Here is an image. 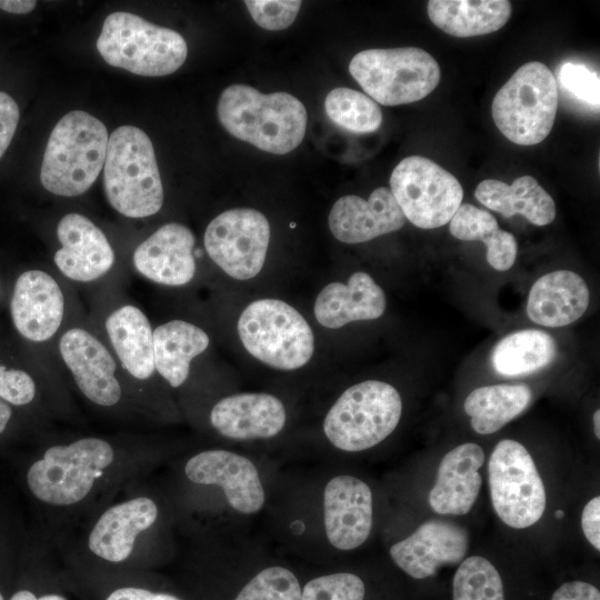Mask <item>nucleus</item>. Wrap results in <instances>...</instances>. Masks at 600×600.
<instances>
[{
	"instance_id": "obj_22",
	"label": "nucleus",
	"mask_w": 600,
	"mask_h": 600,
	"mask_svg": "<svg viewBox=\"0 0 600 600\" xmlns=\"http://www.w3.org/2000/svg\"><path fill=\"white\" fill-rule=\"evenodd\" d=\"M210 423L221 436L233 440L269 439L282 431L286 409L274 396L244 392L219 400L210 411Z\"/></svg>"
},
{
	"instance_id": "obj_37",
	"label": "nucleus",
	"mask_w": 600,
	"mask_h": 600,
	"mask_svg": "<svg viewBox=\"0 0 600 600\" xmlns=\"http://www.w3.org/2000/svg\"><path fill=\"white\" fill-rule=\"evenodd\" d=\"M302 589L294 573L280 566L259 571L234 600H301Z\"/></svg>"
},
{
	"instance_id": "obj_44",
	"label": "nucleus",
	"mask_w": 600,
	"mask_h": 600,
	"mask_svg": "<svg viewBox=\"0 0 600 600\" xmlns=\"http://www.w3.org/2000/svg\"><path fill=\"white\" fill-rule=\"evenodd\" d=\"M550 600H600V591L584 581H569L561 584Z\"/></svg>"
},
{
	"instance_id": "obj_38",
	"label": "nucleus",
	"mask_w": 600,
	"mask_h": 600,
	"mask_svg": "<svg viewBox=\"0 0 600 600\" xmlns=\"http://www.w3.org/2000/svg\"><path fill=\"white\" fill-rule=\"evenodd\" d=\"M366 587L360 577L337 572L309 580L301 592V600H363Z\"/></svg>"
},
{
	"instance_id": "obj_24",
	"label": "nucleus",
	"mask_w": 600,
	"mask_h": 600,
	"mask_svg": "<svg viewBox=\"0 0 600 600\" xmlns=\"http://www.w3.org/2000/svg\"><path fill=\"white\" fill-rule=\"evenodd\" d=\"M387 306L383 290L370 274L358 271L348 283L331 282L318 294L314 302L317 321L329 329L350 322L380 318Z\"/></svg>"
},
{
	"instance_id": "obj_49",
	"label": "nucleus",
	"mask_w": 600,
	"mask_h": 600,
	"mask_svg": "<svg viewBox=\"0 0 600 600\" xmlns=\"http://www.w3.org/2000/svg\"><path fill=\"white\" fill-rule=\"evenodd\" d=\"M564 516L563 511L562 510H557L556 511V518L560 519Z\"/></svg>"
},
{
	"instance_id": "obj_25",
	"label": "nucleus",
	"mask_w": 600,
	"mask_h": 600,
	"mask_svg": "<svg viewBox=\"0 0 600 600\" xmlns=\"http://www.w3.org/2000/svg\"><path fill=\"white\" fill-rule=\"evenodd\" d=\"M586 281L576 272L558 270L540 277L531 287L527 314L544 327H564L578 320L589 306Z\"/></svg>"
},
{
	"instance_id": "obj_3",
	"label": "nucleus",
	"mask_w": 600,
	"mask_h": 600,
	"mask_svg": "<svg viewBox=\"0 0 600 600\" xmlns=\"http://www.w3.org/2000/svg\"><path fill=\"white\" fill-rule=\"evenodd\" d=\"M217 112L231 136L273 154L294 150L303 140L308 122L306 107L294 96L261 93L247 84L226 88Z\"/></svg>"
},
{
	"instance_id": "obj_6",
	"label": "nucleus",
	"mask_w": 600,
	"mask_h": 600,
	"mask_svg": "<svg viewBox=\"0 0 600 600\" xmlns=\"http://www.w3.org/2000/svg\"><path fill=\"white\" fill-rule=\"evenodd\" d=\"M97 49L108 64L143 77L173 73L188 54L179 32L130 12H113L104 19Z\"/></svg>"
},
{
	"instance_id": "obj_12",
	"label": "nucleus",
	"mask_w": 600,
	"mask_h": 600,
	"mask_svg": "<svg viewBox=\"0 0 600 600\" xmlns=\"http://www.w3.org/2000/svg\"><path fill=\"white\" fill-rule=\"evenodd\" d=\"M390 191L406 219L421 229L448 223L463 198L458 179L421 156L407 157L396 166L390 177Z\"/></svg>"
},
{
	"instance_id": "obj_35",
	"label": "nucleus",
	"mask_w": 600,
	"mask_h": 600,
	"mask_svg": "<svg viewBox=\"0 0 600 600\" xmlns=\"http://www.w3.org/2000/svg\"><path fill=\"white\" fill-rule=\"evenodd\" d=\"M324 111L338 127L354 133H370L382 123L379 104L369 96L349 88L331 90L324 99Z\"/></svg>"
},
{
	"instance_id": "obj_9",
	"label": "nucleus",
	"mask_w": 600,
	"mask_h": 600,
	"mask_svg": "<svg viewBox=\"0 0 600 600\" xmlns=\"http://www.w3.org/2000/svg\"><path fill=\"white\" fill-rule=\"evenodd\" d=\"M238 333L246 350L278 370H296L311 359L313 332L292 306L279 299H259L241 312Z\"/></svg>"
},
{
	"instance_id": "obj_29",
	"label": "nucleus",
	"mask_w": 600,
	"mask_h": 600,
	"mask_svg": "<svg viewBox=\"0 0 600 600\" xmlns=\"http://www.w3.org/2000/svg\"><path fill=\"white\" fill-rule=\"evenodd\" d=\"M427 11L431 22L446 33L469 38L501 29L512 7L507 0H430Z\"/></svg>"
},
{
	"instance_id": "obj_34",
	"label": "nucleus",
	"mask_w": 600,
	"mask_h": 600,
	"mask_svg": "<svg viewBox=\"0 0 600 600\" xmlns=\"http://www.w3.org/2000/svg\"><path fill=\"white\" fill-rule=\"evenodd\" d=\"M66 569L80 600H184L172 592L147 583L143 572H94Z\"/></svg>"
},
{
	"instance_id": "obj_47",
	"label": "nucleus",
	"mask_w": 600,
	"mask_h": 600,
	"mask_svg": "<svg viewBox=\"0 0 600 600\" xmlns=\"http://www.w3.org/2000/svg\"><path fill=\"white\" fill-rule=\"evenodd\" d=\"M593 427L597 439H600V410L598 409L593 414Z\"/></svg>"
},
{
	"instance_id": "obj_20",
	"label": "nucleus",
	"mask_w": 600,
	"mask_h": 600,
	"mask_svg": "<svg viewBox=\"0 0 600 600\" xmlns=\"http://www.w3.org/2000/svg\"><path fill=\"white\" fill-rule=\"evenodd\" d=\"M57 237L61 248L54 253V263L67 278L90 282L112 268L113 249L89 218L80 213L66 214L57 226Z\"/></svg>"
},
{
	"instance_id": "obj_42",
	"label": "nucleus",
	"mask_w": 600,
	"mask_h": 600,
	"mask_svg": "<svg viewBox=\"0 0 600 600\" xmlns=\"http://www.w3.org/2000/svg\"><path fill=\"white\" fill-rule=\"evenodd\" d=\"M19 107L6 92L0 91V158L9 147L19 122Z\"/></svg>"
},
{
	"instance_id": "obj_10",
	"label": "nucleus",
	"mask_w": 600,
	"mask_h": 600,
	"mask_svg": "<svg viewBox=\"0 0 600 600\" xmlns=\"http://www.w3.org/2000/svg\"><path fill=\"white\" fill-rule=\"evenodd\" d=\"M349 72L373 101L383 106L422 100L441 77L436 59L414 47L360 51L351 59Z\"/></svg>"
},
{
	"instance_id": "obj_13",
	"label": "nucleus",
	"mask_w": 600,
	"mask_h": 600,
	"mask_svg": "<svg viewBox=\"0 0 600 600\" xmlns=\"http://www.w3.org/2000/svg\"><path fill=\"white\" fill-rule=\"evenodd\" d=\"M203 241L208 256L223 272L237 280H249L264 264L270 224L256 209H230L209 222Z\"/></svg>"
},
{
	"instance_id": "obj_15",
	"label": "nucleus",
	"mask_w": 600,
	"mask_h": 600,
	"mask_svg": "<svg viewBox=\"0 0 600 600\" xmlns=\"http://www.w3.org/2000/svg\"><path fill=\"white\" fill-rule=\"evenodd\" d=\"M59 351L80 392L103 408L117 406L122 389L116 377L117 366L109 350L89 331L72 328L59 342Z\"/></svg>"
},
{
	"instance_id": "obj_18",
	"label": "nucleus",
	"mask_w": 600,
	"mask_h": 600,
	"mask_svg": "<svg viewBox=\"0 0 600 600\" xmlns=\"http://www.w3.org/2000/svg\"><path fill=\"white\" fill-rule=\"evenodd\" d=\"M10 313L17 331L42 342L58 331L64 314V297L57 281L41 270L22 272L13 287Z\"/></svg>"
},
{
	"instance_id": "obj_40",
	"label": "nucleus",
	"mask_w": 600,
	"mask_h": 600,
	"mask_svg": "<svg viewBox=\"0 0 600 600\" xmlns=\"http://www.w3.org/2000/svg\"><path fill=\"white\" fill-rule=\"evenodd\" d=\"M558 79L576 99L599 108L600 81L596 72L582 64L568 62L560 68Z\"/></svg>"
},
{
	"instance_id": "obj_14",
	"label": "nucleus",
	"mask_w": 600,
	"mask_h": 600,
	"mask_svg": "<svg viewBox=\"0 0 600 600\" xmlns=\"http://www.w3.org/2000/svg\"><path fill=\"white\" fill-rule=\"evenodd\" d=\"M183 472L196 486L221 488L229 506L240 513H256L264 504V490L256 466L236 452L200 451L187 460Z\"/></svg>"
},
{
	"instance_id": "obj_8",
	"label": "nucleus",
	"mask_w": 600,
	"mask_h": 600,
	"mask_svg": "<svg viewBox=\"0 0 600 600\" xmlns=\"http://www.w3.org/2000/svg\"><path fill=\"white\" fill-rule=\"evenodd\" d=\"M401 412V397L394 387L367 380L351 386L337 399L324 418L323 431L336 448L358 452L389 437Z\"/></svg>"
},
{
	"instance_id": "obj_1",
	"label": "nucleus",
	"mask_w": 600,
	"mask_h": 600,
	"mask_svg": "<svg viewBox=\"0 0 600 600\" xmlns=\"http://www.w3.org/2000/svg\"><path fill=\"white\" fill-rule=\"evenodd\" d=\"M149 461L139 450H127L101 437H83L51 444L26 459L18 482L30 502L60 526L90 516L139 481Z\"/></svg>"
},
{
	"instance_id": "obj_5",
	"label": "nucleus",
	"mask_w": 600,
	"mask_h": 600,
	"mask_svg": "<svg viewBox=\"0 0 600 600\" xmlns=\"http://www.w3.org/2000/svg\"><path fill=\"white\" fill-rule=\"evenodd\" d=\"M103 187L111 207L128 218L156 214L163 204V187L153 144L147 133L121 126L109 137Z\"/></svg>"
},
{
	"instance_id": "obj_46",
	"label": "nucleus",
	"mask_w": 600,
	"mask_h": 600,
	"mask_svg": "<svg viewBox=\"0 0 600 600\" xmlns=\"http://www.w3.org/2000/svg\"><path fill=\"white\" fill-rule=\"evenodd\" d=\"M12 417V407L0 399V437L6 432Z\"/></svg>"
},
{
	"instance_id": "obj_21",
	"label": "nucleus",
	"mask_w": 600,
	"mask_h": 600,
	"mask_svg": "<svg viewBox=\"0 0 600 600\" xmlns=\"http://www.w3.org/2000/svg\"><path fill=\"white\" fill-rule=\"evenodd\" d=\"M194 243L196 237L187 226L166 223L136 248L133 266L156 283L183 286L196 274Z\"/></svg>"
},
{
	"instance_id": "obj_11",
	"label": "nucleus",
	"mask_w": 600,
	"mask_h": 600,
	"mask_svg": "<svg viewBox=\"0 0 600 600\" xmlns=\"http://www.w3.org/2000/svg\"><path fill=\"white\" fill-rule=\"evenodd\" d=\"M493 509L509 527L524 529L538 522L546 509V490L531 454L518 441H499L488 462Z\"/></svg>"
},
{
	"instance_id": "obj_43",
	"label": "nucleus",
	"mask_w": 600,
	"mask_h": 600,
	"mask_svg": "<svg viewBox=\"0 0 600 600\" xmlns=\"http://www.w3.org/2000/svg\"><path fill=\"white\" fill-rule=\"evenodd\" d=\"M581 527L587 540L600 550V498H592L583 508Z\"/></svg>"
},
{
	"instance_id": "obj_23",
	"label": "nucleus",
	"mask_w": 600,
	"mask_h": 600,
	"mask_svg": "<svg viewBox=\"0 0 600 600\" xmlns=\"http://www.w3.org/2000/svg\"><path fill=\"white\" fill-rule=\"evenodd\" d=\"M483 462L484 452L473 442L462 443L444 454L429 494L431 508L440 514H467L480 492L479 469Z\"/></svg>"
},
{
	"instance_id": "obj_32",
	"label": "nucleus",
	"mask_w": 600,
	"mask_h": 600,
	"mask_svg": "<svg viewBox=\"0 0 600 600\" xmlns=\"http://www.w3.org/2000/svg\"><path fill=\"white\" fill-rule=\"evenodd\" d=\"M450 233L462 241H482L487 247V261L498 271L509 270L517 258L518 247L512 233L499 228L487 210L461 203L451 220Z\"/></svg>"
},
{
	"instance_id": "obj_2",
	"label": "nucleus",
	"mask_w": 600,
	"mask_h": 600,
	"mask_svg": "<svg viewBox=\"0 0 600 600\" xmlns=\"http://www.w3.org/2000/svg\"><path fill=\"white\" fill-rule=\"evenodd\" d=\"M139 482V481H138ZM113 497L88 517L76 550L66 554V567L94 572H143L147 538L160 519L159 502L137 490Z\"/></svg>"
},
{
	"instance_id": "obj_33",
	"label": "nucleus",
	"mask_w": 600,
	"mask_h": 600,
	"mask_svg": "<svg viewBox=\"0 0 600 600\" xmlns=\"http://www.w3.org/2000/svg\"><path fill=\"white\" fill-rule=\"evenodd\" d=\"M556 352V342L549 333L524 329L498 341L491 350L490 362L501 376H526L550 364Z\"/></svg>"
},
{
	"instance_id": "obj_19",
	"label": "nucleus",
	"mask_w": 600,
	"mask_h": 600,
	"mask_svg": "<svg viewBox=\"0 0 600 600\" xmlns=\"http://www.w3.org/2000/svg\"><path fill=\"white\" fill-rule=\"evenodd\" d=\"M406 220L390 189L380 187L368 199L354 194L339 198L331 208L328 224L337 240L362 243L400 230Z\"/></svg>"
},
{
	"instance_id": "obj_45",
	"label": "nucleus",
	"mask_w": 600,
	"mask_h": 600,
	"mask_svg": "<svg viewBox=\"0 0 600 600\" xmlns=\"http://www.w3.org/2000/svg\"><path fill=\"white\" fill-rule=\"evenodd\" d=\"M37 6L31 0H0V9L9 13L24 14L31 12Z\"/></svg>"
},
{
	"instance_id": "obj_30",
	"label": "nucleus",
	"mask_w": 600,
	"mask_h": 600,
	"mask_svg": "<svg viewBox=\"0 0 600 600\" xmlns=\"http://www.w3.org/2000/svg\"><path fill=\"white\" fill-rule=\"evenodd\" d=\"M210 339L198 326L171 320L153 331L154 369L172 387L188 379L190 362L209 346Z\"/></svg>"
},
{
	"instance_id": "obj_39",
	"label": "nucleus",
	"mask_w": 600,
	"mask_h": 600,
	"mask_svg": "<svg viewBox=\"0 0 600 600\" xmlns=\"http://www.w3.org/2000/svg\"><path fill=\"white\" fill-rule=\"evenodd\" d=\"M247 9L254 22L270 31H279L292 24L301 7L299 0H248Z\"/></svg>"
},
{
	"instance_id": "obj_41",
	"label": "nucleus",
	"mask_w": 600,
	"mask_h": 600,
	"mask_svg": "<svg viewBox=\"0 0 600 600\" xmlns=\"http://www.w3.org/2000/svg\"><path fill=\"white\" fill-rule=\"evenodd\" d=\"M37 394L33 378L26 371L0 366V399L11 407L30 404Z\"/></svg>"
},
{
	"instance_id": "obj_48",
	"label": "nucleus",
	"mask_w": 600,
	"mask_h": 600,
	"mask_svg": "<svg viewBox=\"0 0 600 600\" xmlns=\"http://www.w3.org/2000/svg\"><path fill=\"white\" fill-rule=\"evenodd\" d=\"M9 594H7L3 587L0 586V600H8Z\"/></svg>"
},
{
	"instance_id": "obj_7",
	"label": "nucleus",
	"mask_w": 600,
	"mask_h": 600,
	"mask_svg": "<svg viewBox=\"0 0 600 600\" xmlns=\"http://www.w3.org/2000/svg\"><path fill=\"white\" fill-rule=\"evenodd\" d=\"M557 109L558 84L553 73L542 62L531 61L521 66L498 90L491 113L508 140L533 146L551 132Z\"/></svg>"
},
{
	"instance_id": "obj_26",
	"label": "nucleus",
	"mask_w": 600,
	"mask_h": 600,
	"mask_svg": "<svg viewBox=\"0 0 600 600\" xmlns=\"http://www.w3.org/2000/svg\"><path fill=\"white\" fill-rule=\"evenodd\" d=\"M46 548L42 539L26 532L19 557L22 576L8 600H80L68 571L49 560Z\"/></svg>"
},
{
	"instance_id": "obj_28",
	"label": "nucleus",
	"mask_w": 600,
	"mask_h": 600,
	"mask_svg": "<svg viewBox=\"0 0 600 600\" xmlns=\"http://www.w3.org/2000/svg\"><path fill=\"white\" fill-rule=\"evenodd\" d=\"M106 330L123 368L138 380L149 379L156 369L147 316L134 306H122L107 318Z\"/></svg>"
},
{
	"instance_id": "obj_36",
	"label": "nucleus",
	"mask_w": 600,
	"mask_h": 600,
	"mask_svg": "<svg viewBox=\"0 0 600 600\" xmlns=\"http://www.w3.org/2000/svg\"><path fill=\"white\" fill-rule=\"evenodd\" d=\"M452 600H504L498 570L480 556L462 560L453 576Z\"/></svg>"
},
{
	"instance_id": "obj_27",
	"label": "nucleus",
	"mask_w": 600,
	"mask_h": 600,
	"mask_svg": "<svg viewBox=\"0 0 600 600\" xmlns=\"http://www.w3.org/2000/svg\"><path fill=\"white\" fill-rule=\"evenodd\" d=\"M474 197L503 218L522 214L539 227L550 224L556 218L553 199L531 176L519 177L511 184L496 179L482 180Z\"/></svg>"
},
{
	"instance_id": "obj_16",
	"label": "nucleus",
	"mask_w": 600,
	"mask_h": 600,
	"mask_svg": "<svg viewBox=\"0 0 600 600\" xmlns=\"http://www.w3.org/2000/svg\"><path fill=\"white\" fill-rule=\"evenodd\" d=\"M323 519L329 542L338 550H353L370 536L373 521L372 492L362 480L337 476L323 491Z\"/></svg>"
},
{
	"instance_id": "obj_17",
	"label": "nucleus",
	"mask_w": 600,
	"mask_h": 600,
	"mask_svg": "<svg viewBox=\"0 0 600 600\" xmlns=\"http://www.w3.org/2000/svg\"><path fill=\"white\" fill-rule=\"evenodd\" d=\"M464 528L449 521L423 522L408 538L394 543L389 552L393 562L408 576L426 579L444 564L461 562L468 551Z\"/></svg>"
},
{
	"instance_id": "obj_4",
	"label": "nucleus",
	"mask_w": 600,
	"mask_h": 600,
	"mask_svg": "<svg viewBox=\"0 0 600 600\" xmlns=\"http://www.w3.org/2000/svg\"><path fill=\"white\" fill-rule=\"evenodd\" d=\"M108 141V130L98 118L82 110L66 113L44 150L40 169L43 188L61 197L84 193L102 170Z\"/></svg>"
},
{
	"instance_id": "obj_31",
	"label": "nucleus",
	"mask_w": 600,
	"mask_h": 600,
	"mask_svg": "<svg viewBox=\"0 0 600 600\" xmlns=\"http://www.w3.org/2000/svg\"><path fill=\"white\" fill-rule=\"evenodd\" d=\"M531 399L532 392L526 384H492L471 391L463 408L472 429L490 434L519 416Z\"/></svg>"
}]
</instances>
